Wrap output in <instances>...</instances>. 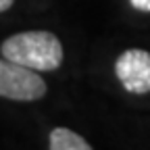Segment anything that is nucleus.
Here are the masks:
<instances>
[{
  "label": "nucleus",
  "mask_w": 150,
  "mask_h": 150,
  "mask_svg": "<svg viewBox=\"0 0 150 150\" xmlns=\"http://www.w3.org/2000/svg\"><path fill=\"white\" fill-rule=\"evenodd\" d=\"M115 75L129 94L150 92V52L142 48H129L115 61Z\"/></svg>",
  "instance_id": "3"
},
{
  "label": "nucleus",
  "mask_w": 150,
  "mask_h": 150,
  "mask_svg": "<svg viewBox=\"0 0 150 150\" xmlns=\"http://www.w3.org/2000/svg\"><path fill=\"white\" fill-rule=\"evenodd\" d=\"M4 59L15 61L33 71H56L63 65V44L50 31L33 29L15 33L0 46Z\"/></svg>",
  "instance_id": "1"
},
{
  "label": "nucleus",
  "mask_w": 150,
  "mask_h": 150,
  "mask_svg": "<svg viewBox=\"0 0 150 150\" xmlns=\"http://www.w3.org/2000/svg\"><path fill=\"white\" fill-rule=\"evenodd\" d=\"M13 2H15V0H0V13L8 11V8L13 6Z\"/></svg>",
  "instance_id": "6"
},
{
  "label": "nucleus",
  "mask_w": 150,
  "mask_h": 150,
  "mask_svg": "<svg viewBox=\"0 0 150 150\" xmlns=\"http://www.w3.org/2000/svg\"><path fill=\"white\" fill-rule=\"evenodd\" d=\"M131 6L136 11H144V13H150V0H129Z\"/></svg>",
  "instance_id": "5"
},
{
  "label": "nucleus",
  "mask_w": 150,
  "mask_h": 150,
  "mask_svg": "<svg viewBox=\"0 0 150 150\" xmlns=\"http://www.w3.org/2000/svg\"><path fill=\"white\" fill-rule=\"evenodd\" d=\"M46 81L38 71L15 61L0 59V96L17 102H33L46 96Z\"/></svg>",
  "instance_id": "2"
},
{
  "label": "nucleus",
  "mask_w": 150,
  "mask_h": 150,
  "mask_svg": "<svg viewBox=\"0 0 150 150\" xmlns=\"http://www.w3.org/2000/svg\"><path fill=\"white\" fill-rule=\"evenodd\" d=\"M50 150H90L92 144L69 127H54L48 136Z\"/></svg>",
  "instance_id": "4"
}]
</instances>
